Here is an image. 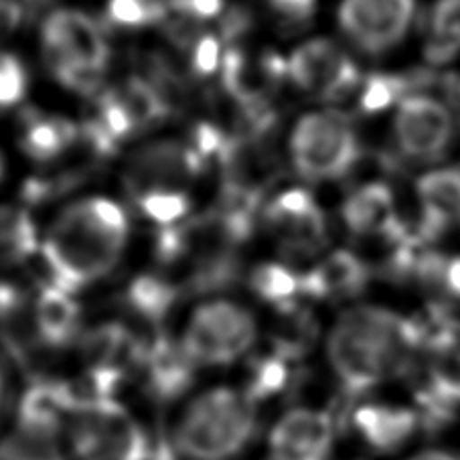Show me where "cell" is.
<instances>
[{"instance_id": "12", "label": "cell", "mask_w": 460, "mask_h": 460, "mask_svg": "<svg viewBox=\"0 0 460 460\" xmlns=\"http://www.w3.org/2000/svg\"><path fill=\"white\" fill-rule=\"evenodd\" d=\"M455 114L430 93H408L395 106L392 134L400 153L418 163H434L455 140Z\"/></svg>"}, {"instance_id": "33", "label": "cell", "mask_w": 460, "mask_h": 460, "mask_svg": "<svg viewBox=\"0 0 460 460\" xmlns=\"http://www.w3.org/2000/svg\"><path fill=\"white\" fill-rule=\"evenodd\" d=\"M403 460H460V456L456 452L447 448H422L418 452H411V455Z\"/></svg>"}, {"instance_id": "21", "label": "cell", "mask_w": 460, "mask_h": 460, "mask_svg": "<svg viewBox=\"0 0 460 460\" xmlns=\"http://www.w3.org/2000/svg\"><path fill=\"white\" fill-rule=\"evenodd\" d=\"M250 288L261 303L272 305L276 311H284L300 300L305 295V274L290 264L280 261H264L252 270Z\"/></svg>"}, {"instance_id": "18", "label": "cell", "mask_w": 460, "mask_h": 460, "mask_svg": "<svg viewBox=\"0 0 460 460\" xmlns=\"http://www.w3.org/2000/svg\"><path fill=\"white\" fill-rule=\"evenodd\" d=\"M84 140L82 126L69 118L47 114L41 110H27L19 124V148L31 161L51 164L69 155V150Z\"/></svg>"}, {"instance_id": "9", "label": "cell", "mask_w": 460, "mask_h": 460, "mask_svg": "<svg viewBox=\"0 0 460 460\" xmlns=\"http://www.w3.org/2000/svg\"><path fill=\"white\" fill-rule=\"evenodd\" d=\"M287 74L296 90L321 102H341L353 96L361 82L355 59L327 37H314L296 45L287 59Z\"/></svg>"}, {"instance_id": "32", "label": "cell", "mask_w": 460, "mask_h": 460, "mask_svg": "<svg viewBox=\"0 0 460 460\" xmlns=\"http://www.w3.org/2000/svg\"><path fill=\"white\" fill-rule=\"evenodd\" d=\"M25 22V6L19 0H0V41L13 37Z\"/></svg>"}, {"instance_id": "17", "label": "cell", "mask_w": 460, "mask_h": 460, "mask_svg": "<svg viewBox=\"0 0 460 460\" xmlns=\"http://www.w3.org/2000/svg\"><path fill=\"white\" fill-rule=\"evenodd\" d=\"M303 274L306 298L341 303L361 295L369 280V266L357 252L335 250Z\"/></svg>"}, {"instance_id": "16", "label": "cell", "mask_w": 460, "mask_h": 460, "mask_svg": "<svg viewBox=\"0 0 460 460\" xmlns=\"http://www.w3.org/2000/svg\"><path fill=\"white\" fill-rule=\"evenodd\" d=\"M138 367L145 374L146 390L156 400L169 402L189 390L195 379L197 365L189 359L179 339L156 335L145 343Z\"/></svg>"}, {"instance_id": "20", "label": "cell", "mask_w": 460, "mask_h": 460, "mask_svg": "<svg viewBox=\"0 0 460 460\" xmlns=\"http://www.w3.org/2000/svg\"><path fill=\"white\" fill-rule=\"evenodd\" d=\"M428 235L460 226V166H438L424 172L416 182Z\"/></svg>"}, {"instance_id": "27", "label": "cell", "mask_w": 460, "mask_h": 460, "mask_svg": "<svg viewBox=\"0 0 460 460\" xmlns=\"http://www.w3.org/2000/svg\"><path fill=\"white\" fill-rule=\"evenodd\" d=\"M166 17V0H108L106 4V19L116 29L138 31L164 25Z\"/></svg>"}, {"instance_id": "13", "label": "cell", "mask_w": 460, "mask_h": 460, "mask_svg": "<svg viewBox=\"0 0 460 460\" xmlns=\"http://www.w3.org/2000/svg\"><path fill=\"white\" fill-rule=\"evenodd\" d=\"M337 428L329 411L298 406L276 420L268 434L270 460H331Z\"/></svg>"}, {"instance_id": "24", "label": "cell", "mask_w": 460, "mask_h": 460, "mask_svg": "<svg viewBox=\"0 0 460 460\" xmlns=\"http://www.w3.org/2000/svg\"><path fill=\"white\" fill-rule=\"evenodd\" d=\"M66 434L14 422L0 442V460H67Z\"/></svg>"}, {"instance_id": "25", "label": "cell", "mask_w": 460, "mask_h": 460, "mask_svg": "<svg viewBox=\"0 0 460 460\" xmlns=\"http://www.w3.org/2000/svg\"><path fill=\"white\" fill-rule=\"evenodd\" d=\"M179 298V287L158 274H142L130 282L126 303L132 313L148 323H163Z\"/></svg>"}, {"instance_id": "35", "label": "cell", "mask_w": 460, "mask_h": 460, "mask_svg": "<svg viewBox=\"0 0 460 460\" xmlns=\"http://www.w3.org/2000/svg\"><path fill=\"white\" fill-rule=\"evenodd\" d=\"M4 177H6V158L3 155V150H0V182L4 181Z\"/></svg>"}, {"instance_id": "23", "label": "cell", "mask_w": 460, "mask_h": 460, "mask_svg": "<svg viewBox=\"0 0 460 460\" xmlns=\"http://www.w3.org/2000/svg\"><path fill=\"white\" fill-rule=\"evenodd\" d=\"M424 55L434 66L460 58V0H436L426 17Z\"/></svg>"}, {"instance_id": "3", "label": "cell", "mask_w": 460, "mask_h": 460, "mask_svg": "<svg viewBox=\"0 0 460 460\" xmlns=\"http://www.w3.org/2000/svg\"><path fill=\"white\" fill-rule=\"evenodd\" d=\"M209 171L187 138L153 140L134 150L124 164V187L134 208L150 224L169 229L193 209V182Z\"/></svg>"}, {"instance_id": "8", "label": "cell", "mask_w": 460, "mask_h": 460, "mask_svg": "<svg viewBox=\"0 0 460 460\" xmlns=\"http://www.w3.org/2000/svg\"><path fill=\"white\" fill-rule=\"evenodd\" d=\"M256 339L258 323L248 306L213 298L193 308L179 341L197 367H224L242 359Z\"/></svg>"}, {"instance_id": "7", "label": "cell", "mask_w": 460, "mask_h": 460, "mask_svg": "<svg viewBox=\"0 0 460 460\" xmlns=\"http://www.w3.org/2000/svg\"><path fill=\"white\" fill-rule=\"evenodd\" d=\"M71 460H150L145 428L118 400H82L66 432Z\"/></svg>"}, {"instance_id": "30", "label": "cell", "mask_w": 460, "mask_h": 460, "mask_svg": "<svg viewBox=\"0 0 460 460\" xmlns=\"http://www.w3.org/2000/svg\"><path fill=\"white\" fill-rule=\"evenodd\" d=\"M268 9L282 29L295 33L313 21L316 0H268Z\"/></svg>"}, {"instance_id": "5", "label": "cell", "mask_w": 460, "mask_h": 460, "mask_svg": "<svg viewBox=\"0 0 460 460\" xmlns=\"http://www.w3.org/2000/svg\"><path fill=\"white\" fill-rule=\"evenodd\" d=\"M45 67L69 92L98 96L110 63L104 27L84 11L58 9L41 25Z\"/></svg>"}, {"instance_id": "34", "label": "cell", "mask_w": 460, "mask_h": 460, "mask_svg": "<svg viewBox=\"0 0 460 460\" xmlns=\"http://www.w3.org/2000/svg\"><path fill=\"white\" fill-rule=\"evenodd\" d=\"M4 392H6V382H4L3 369H0V410H3V403H4Z\"/></svg>"}, {"instance_id": "6", "label": "cell", "mask_w": 460, "mask_h": 460, "mask_svg": "<svg viewBox=\"0 0 460 460\" xmlns=\"http://www.w3.org/2000/svg\"><path fill=\"white\" fill-rule=\"evenodd\" d=\"M288 155L303 179L313 182L339 181L359 161L361 140L345 114L337 110H313L292 126Z\"/></svg>"}, {"instance_id": "29", "label": "cell", "mask_w": 460, "mask_h": 460, "mask_svg": "<svg viewBox=\"0 0 460 460\" xmlns=\"http://www.w3.org/2000/svg\"><path fill=\"white\" fill-rule=\"evenodd\" d=\"M31 75L21 55L0 49V110H11L27 98Z\"/></svg>"}, {"instance_id": "22", "label": "cell", "mask_w": 460, "mask_h": 460, "mask_svg": "<svg viewBox=\"0 0 460 460\" xmlns=\"http://www.w3.org/2000/svg\"><path fill=\"white\" fill-rule=\"evenodd\" d=\"M41 235L31 213L21 205H0V270L25 264L35 256Z\"/></svg>"}, {"instance_id": "2", "label": "cell", "mask_w": 460, "mask_h": 460, "mask_svg": "<svg viewBox=\"0 0 460 460\" xmlns=\"http://www.w3.org/2000/svg\"><path fill=\"white\" fill-rule=\"evenodd\" d=\"M411 321L382 306H353L339 316L327 339V359L339 385L365 395L402 374L416 353Z\"/></svg>"}, {"instance_id": "15", "label": "cell", "mask_w": 460, "mask_h": 460, "mask_svg": "<svg viewBox=\"0 0 460 460\" xmlns=\"http://www.w3.org/2000/svg\"><path fill=\"white\" fill-rule=\"evenodd\" d=\"M341 217L349 234L363 242L384 240L406 227L402 224L394 191L379 181L365 182L349 193Z\"/></svg>"}, {"instance_id": "26", "label": "cell", "mask_w": 460, "mask_h": 460, "mask_svg": "<svg viewBox=\"0 0 460 460\" xmlns=\"http://www.w3.org/2000/svg\"><path fill=\"white\" fill-rule=\"evenodd\" d=\"M292 382V361L280 353H268L253 359L250 365L248 382L243 394L258 408V403L270 402L280 395Z\"/></svg>"}, {"instance_id": "1", "label": "cell", "mask_w": 460, "mask_h": 460, "mask_svg": "<svg viewBox=\"0 0 460 460\" xmlns=\"http://www.w3.org/2000/svg\"><path fill=\"white\" fill-rule=\"evenodd\" d=\"M130 240V219L120 203L90 195L66 205L47 226L39 253L47 284L75 295L120 264Z\"/></svg>"}, {"instance_id": "31", "label": "cell", "mask_w": 460, "mask_h": 460, "mask_svg": "<svg viewBox=\"0 0 460 460\" xmlns=\"http://www.w3.org/2000/svg\"><path fill=\"white\" fill-rule=\"evenodd\" d=\"M169 17L185 19L197 25H209V21L226 13V0H166Z\"/></svg>"}, {"instance_id": "11", "label": "cell", "mask_w": 460, "mask_h": 460, "mask_svg": "<svg viewBox=\"0 0 460 460\" xmlns=\"http://www.w3.org/2000/svg\"><path fill=\"white\" fill-rule=\"evenodd\" d=\"M261 224L292 260L313 258L327 245V216L313 193L303 187L276 193L261 211Z\"/></svg>"}, {"instance_id": "28", "label": "cell", "mask_w": 460, "mask_h": 460, "mask_svg": "<svg viewBox=\"0 0 460 460\" xmlns=\"http://www.w3.org/2000/svg\"><path fill=\"white\" fill-rule=\"evenodd\" d=\"M353 96L365 114H377L390 106H398L408 96L406 79L390 74H376L365 77L357 85Z\"/></svg>"}, {"instance_id": "10", "label": "cell", "mask_w": 460, "mask_h": 460, "mask_svg": "<svg viewBox=\"0 0 460 460\" xmlns=\"http://www.w3.org/2000/svg\"><path fill=\"white\" fill-rule=\"evenodd\" d=\"M416 21V0H341L337 22L357 51L371 58L402 45Z\"/></svg>"}, {"instance_id": "4", "label": "cell", "mask_w": 460, "mask_h": 460, "mask_svg": "<svg viewBox=\"0 0 460 460\" xmlns=\"http://www.w3.org/2000/svg\"><path fill=\"white\" fill-rule=\"evenodd\" d=\"M258 430V408L235 387H211L187 403L174 426V450L185 460H235Z\"/></svg>"}, {"instance_id": "14", "label": "cell", "mask_w": 460, "mask_h": 460, "mask_svg": "<svg viewBox=\"0 0 460 460\" xmlns=\"http://www.w3.org/2000/svg\"><path fill=\"white\" fill-rule=\"evenodd\" d=\"M349 424L357 442L363 448L379 456L398 455L416 438L422 428V416L416 408L394 402H361L351 416Z\"/></svg>"}, {"instance_id": "19", "label": "cell", "mask_w": 460, "mask_h": 460, "mask_svg": "<svg viewBox=\"0 0 460 460\" xmlns=\"http://www.w3.org/2000/svg\"><path fill=\"white\" fill-rule=\"evenodd\" d=\"M82 308L67 290L53 284H41L33 295L31 323H33L35 343L47 349H61L77 337Z\"/></svg>"}]
</instances>
